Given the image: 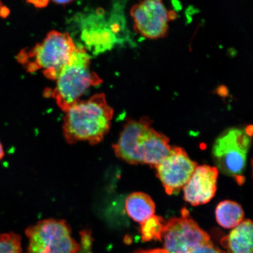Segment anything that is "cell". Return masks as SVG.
<instances>
[{
    "mask_svg": "<svg viewBox=\"0 0 253 253\" xmlns=\"http://www.w3.org/2000/svg\"><path fill=\"white\" fill-rule=\"evenodd\" d=\"M251 141L248 129L233 128L223 132L213 145L212 154L218 169L239 183L244 182L243 173Z\"/></svg>",
    "mask_w": 253,
    "mask_h": 253,
    "instance_id": "obj_5",
    "label": "cell"
},
{
    "mask_svg": "<svg viewBox=\"0 0 253 253\" xmlns=\"http://www.w3.org/2000/svg\"><path fill=\"white\" fill-rule=\"evenodd\" d=\"M151 123L147 118L126 123L113 146L116 156L132 165L154 168L169 156L172 149L169 138L151 128Z\"/></svg>",
    "mask_w": 253,
    "mask_h": 253,
    "instance_id": "obj_1",
    "label": "cell"
},
{
    "mask_svg": "<svg viewBox=\"0 0 253 253\" xmlns=\"http://www.w3.org/2000/svg\"><path fill=\"white\" fill-rule=\"evenodd\" d=\"M0 253H23L20 236L14 233L0 235Z\"/></svg>",
    "mask_w": 253,
    "mask_h": 253,
    "instance_id": "obj_15",
    "label": "cell"
},
{
    "mask_svg": "<svg viewBox=\"0 0 253 253\" xmlns=\"http://www.w3.org/2000/svg\"><path fill=\"white\" fill-rule=\"evenodd\" d=\"M76 46L68 34L52 31L42 42L28 52H21L19 61L26 66L28 72L42 70L47 79L56 80Z\"/></svg>",
    "mask_w": 253,
    "mask_h": 253,
    "instance_id": "obj_4",
    "label": "cell"
},
{
    "mask_svg": "<svg viewBox=\"0 0 253 253\" xmlns=\"http://www.w3.org/2000/svg\"><path fill=\"white\" fill-rule=\"evenodd\" d=\"M89 55L84 47L76 46L69 61L56 79L51 96L63 112L71 108L88 88L103 81L90 69Z\"/></svg>",
    "mask_w": 253,
    "mask_h": 253,
    "instance_id": "obj_3",
    "label": "cell"
},
{
    "mask_svg": "<svg viewBox=\"0 0 253 253\" xmlns=\"http://www.w3.org/2000/svg\"><path fill=\"white\" fill-rule=\"evenodd\" d=\"M25 234L29 240L27 253H77L80 248L64 220H41Z\"/></svg>",
    "mask_w": 253,
    "mask_h": 253,
    "instance_id": "obj_6",
    "label": "cell"
},
{
    "mask_svg": "<svg viewBox=\"0 0 253 253\" xmlns=\"http://www.w3.org/2000/svg\"><path fill=\"white\" fill-rule=\"evenodd\" d=\"M218 175L216 167L204 165L196 168L183 188L184 200L192 206L208 203L216 194Z\"/></svg>",
    "mask_w": 253,
    "mask_h": 253,
    "instance_id": "obj_10",
    "label": "cell"
},
{
    "mask_svg": "<svg viewBox=\"0 0 253 253\" xmlns=\"http://www.w3.org/2000/svg\"><path fill=\"white\" fill-rule=\"evenodd\" d=\"M182 216L166 222L163 239L168 253H189L198 247L211 243L210 236L202 230L185 208Z\"/></svg>",
    "mask_w": 253,
    "mask_h": 253,
    "instance_id": "obj_7",
    "label": "cell"
},
{
    "mask_svg": "<svg viewBox=\"0 0 253 253\" xmlns=\"http://www.w3.org/2000/svg\"><path fill=\"white\" fill-rule=\"evenodd\" d=\"M28 2L36 6V7L43 8L48 4L49 0H27Z\"/></svg>",
    "mask_w": 253,
    "mask_h": 253,
    "instance_id": "obj_18",
    "label": "cell"
},
{
    "mask_svg": "<svg viewBox=\"0 0 253 253\" xmlns=\"http://www.w3.org/2000/svg\"><path fill=\"white\" fill-rule=\"evenodd\" d=\"M172 15L163 0H142L131 9L134 30L150 40L162 39L167 36Z\"/></svg>",
    "mask_w": 253,
    "mask_h": 253,
    "instance_id": "obj_8",
    "label": "cell"
},
{
    "mask_svg": "<svg viewBox=\"0 0 253 253\" xmlns=\"http://www.w3.org/2000/svg\"><path fill=\"white\" fill-rule=\"evenodd\" d=\"M135 253H168L164 249H153L148 251H140Z\"/></svg>",
    "mask_w": 253,
    "mask_h": 253,
    "instance_id": "obj_19",
    "label": "cell"
},
{
    "mask_svg": "<svg viewBox=\"0 0 253 253\" xmlns=\"http://www.w3.org/2000/svg\"><path fill=\"white\" fill-rule=\"evenodd\" d=\"M65 113L62 128L66 141L70 144L86 141L96 145L108 134L114 112L105 94L97 93L86 100L79 101Z\"/></svg>",
    "mask_w": 253,
    "mask_h": 253,
    "instance_id": "obj_2",
    "label": "cell"
},
{
    "mask_svg": "<svg viewBox=\"0 0 253 253\" xmlns=\"http://www.w3.org/2000/svg\"><path fill=\"white\" fill-rule=\"evenodd\" d=\"M125 208L128 216L140 224L153 216L156 211L153 199L142 192H134L128 195Z\"/></svg>",
    "mask_w": 253,
    "mask_h": 253,
    "instance_id": "obj_12",
    "label": "cell"
},
{
    "mask_svg": "<svg viewBox=\"0 0 253 253\" xmlns=\"http://www.w3.org/2000/svg\"><path fill=\"white\" fill-rule=\"evenodd\" d=\"M52 1L57 4L66 5L69 4V3L72 2L74 0H52Z\"/></svg>",
    "mask_w": 253,
    "mask_h": 253,
    "instance_id": "obj_20",
    "label": "cell"
},
{
    "mask_svg": "<svg viewBox=\"0 0 253 253\" xmlns=\"http://www.w3.org/2000/svg\"><path fill=\"white\" fill-rule=\"evenodd\" d=\"M253 223L242 221L221 243L228 253H253Z\"/></svg>",
    "mask_w": 253,
    "mask_h": 253,
    "instance_id": "obj_11",
    "label": "cell"
},
{
    "mask_svg": "<svg viewBox=\"0 0 253 253\" xmlns=\"http://www.w3.org/2000/svg\"><path fill=\"white\" fill-rule=\"evenodd\" d=\"M93 239L90 231L84 230L81 232L80 248L77 253H92Z\"/></svg>",
    "mask_w": 253,
    "mask_h": 253,
    "instance_id": "obj_16",
    "label": "cell"
},
{
    "mask_svg": "<svg viewBox=\"0 0 253 253\" xmlns=\"http://www.w3.org/2000/svg\"><path fill=\"white\" fill-rule=\"evenodd\" d=\"M189 253H225L211 243L198 247Z\"/></svg>",
    "mask_w": 253,
    "mask_h": 253,
    "instance_id": "obj_17",
    "label": "cell"
},
{
    "mask_svg": "<svg viewBox=\"0 0 253 253\" xmlns=\"http://www.w3.org/2000/svg\"><path fill=\"white\" fill-rule=\"evenodd\" d=\"M198 164L181 147H172L169 156L155 167L167 194H177L188 182Z\"/></svg>",
    "mask_w": 253,
    "mask_h": 253,
    "instance_id": "obj_9",
    "label": "cell"
},
{
    "mask_svg": "<svg viewBox=\"0 0 253 253\" xmlns=\"http://www.w3.org/2000/svg\"><path fill=\"white\" fill-rule=\"evenodd\" d=\"M166 224L162 217L153 215L141 223L142 240L144 242L162 240Z\"/></svg>",
    "mask_w": 253,
    "mask_h": 253,
    "instance_id": "obj_14",
    "label": "cell"
},
{
    "mask_svg": "<svg viewBox=\"0 0 253 253\" xmlns=\"http://www.w3.org/2000/svg\"><path fill=\"white\" fill-rule=\"evenodd\" d=\"M5 156L4 149H3L2 145L1 143V142H0V161H1L3 157H4Z\"/></svg>",
    "mask_w": 253,
    "mask_h": 253,
    "instance_id": "obj_21",
    "label": "cell"
},
{
    "mask_svg": "<svg viewBox=\"0 0 253 253\" xmlns=\"http://www.w3.org/2000/svg\"><path fill=\"white\" fill-rule=\"evenodd\" d=\"M217 223L226 229H232L242 222L244 218V211L236 202H221L215 211Z\"/></svg>",
    "mask_w": 253,
    "mask_h": 253,
    "instance_id": "obj_13",
    "label": "cell"
},
{
    "mask_svg": "<svg viewBox=\"0 0 253 253\" xmlns=\"http://www.w3.org/2000/svg\"><path fill=\"white\" fill-rule=\"evenodd\" d=\"M1 0H0V7H1Z\"/></svg>",
    "mask_w": 253,
    "mask_h": 253,
    "instance_id": "obj_22",
    "label": "cell"
}]
</instances>
